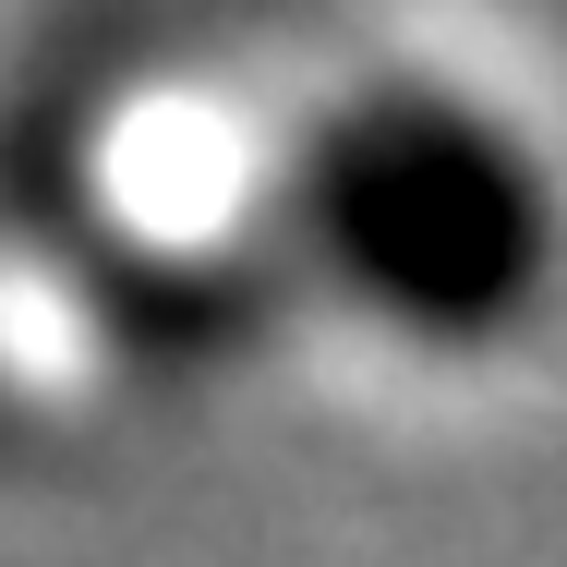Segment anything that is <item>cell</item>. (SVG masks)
<instances>
[{"label":"cell","instance_id":"6da1fadb","mask_svg":"<svg viewBox=\"0 0 567 567\" xmlns=\"http://www.w3.org/2000/svg\"><path fill=\"white\" fill-rule=\"evenodd\" d=\"M290 254L411 362H495L567 290V182L544 133L447 73H362L278 169Z\"/></svg>","mask_w":567,"mask_h":567}]
</instances>
